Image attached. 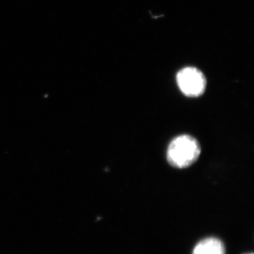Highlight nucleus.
Listing matches in <instances>:
<instances>
[{"label":"nucleus","mask_w":254,"mask_h":254,"mask_svg":"<svg viewBox=\"0 0 254 254\" xmlns=\"http://www.w3.org/2000/svg\"></svg>","instance_id":"20e7f679"},{"label":"nucleus","mask_w":254,"mask_h":254,"mask_svg":"<svg viewBox=\"0 0 254 254\" xmlns=\"http://www.w3.org/2000/svg\"><path fill=\"white\" fill-rule=\"evenodd\" d=\"M200 152V145L194 137L180 135L174 138L169 145L167 160L173 168L185 169L197 161Z\"/></svg>","instance_id":"f257e3e1"},{"label":"nucleus","mask_w":254,"mask_h":254,"mask_svg":"<svg viewBox=\"0 0 254 254\" xmlns=\"http://www.w3.org/2000/svg\"><path fill=\"white\" fill-rule=\"evenodd\" d=\"M193 254H225V248L218 239L208 238L196 245Z\"/></svg>","instance_id":"7ed1b4c3"},{"label":"nucleus","mask_w":254,"mask_h":254,"mask_svg":"<svg viewBox=\"0 0 254 254\" xmlns=\"http://www.w3.org/2000/svg\"><path fill=\"white\" fill-rule=\"evenodd\" d=\"M177 83L182 93L191 98L203 95L206 88L204 74L194 67H186L180 70L177 75Z\"/></svg>","instance_id":"f03ea898"}]
</instances>
